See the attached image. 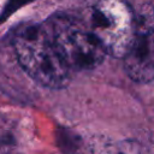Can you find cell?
<instances>
[{"mask_svg": "<svg viewBox=\"0 0 154 154\" xmlns=\"http://www.w3.org/2000/svg\"><path fill=\"white\" fill-rule=\"evenodd\" d=\"M13 46L20 66L38 84L59 89L70 82L71 71L59 55L45 23L19 28Z\"/></svg>", "mask_w": 154, "mask_h": 154, "instance_id": "cell-1", "label": "cell"}, {"mask_svg": "<svg viewBox=\"0 0 154 154\" xmlns=\"http://www.w3.org/2000/svg\"><path fill=\"white\" fill-rule=\"evenodd\" d=\"M77 17L106 54L126 55L136 31V17L126 0H85Z\"/></svg>", "mask_w": 154, "mask_h": 154, "instance_id": "cell-2", "label": "cell"}, {"mask_svg": "<svg viewBox=\"0 0 154 154\" xmlns=\"http://www.w3.org/2000/svg\"><path fill=\"white\" fill-rule=\"evenodd\" d=\"M45 24L70 71L91 70L103 61L106 53L77 16L54 14Z\"/></svg>", "mask_w": 154, "mask_h": 154, "instance_id": "cell-3", "label": "cell"}, {"mask_svg": "<svg viewBox=\"0 0 154 154\" xmlns=\"http://www.w3.org/2000/svg\"><path fill=\"white\" fill-rule=\"evenodd\" d=\"M124 59L132 79L146 82L154 77V24L136 20L135 36Z\"/></svg>", "mask_w": 154, "mask_h": 154, "instance_id": "cell-4", "label": "cell"}]
</instances>
